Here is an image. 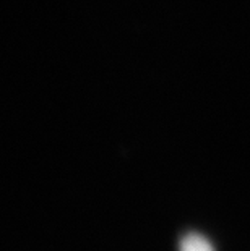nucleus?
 Segmentation results:
<instances>
[{
  "label": "nucleus",
  "instance_id": "1",
  "mask_svg": "<svg viewBox=\"0 0 250 251\" xmlns=\"http://www.w3.org/2000/svg\"><path fill=\"white\" fill-rule=\"evenodd\" d=\"M180 251H215L211 243L198 233H189L180 240Z\"/></svg>",
  "mask_w": 250,
  "mask_h": 251
}]
</instances>
